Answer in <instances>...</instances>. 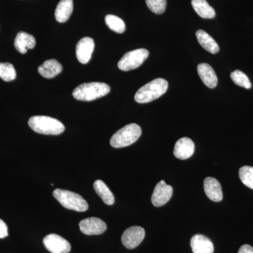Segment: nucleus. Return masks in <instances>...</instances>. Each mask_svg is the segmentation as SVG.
I'll use <instances>...</instances> for the list:
<instances>
[{"label":"nucleus","instance_id":"f257e3e1","mask_svg":"<svg viewBox=\"0 0 253 253\" xmlns=\"http://www.w3.org/2000/svg\"><path fill=\"white\" fill-rule=\"evenodd\" d=\"M168 83L163 78H156L141 86L135 95L134 100L139 104L151 102L161 97L168 90Z\"/></svg>","mask_w":253,"mask_h":253},{"label":"nucleus","instance_id":"f03ea898","mask_svg":"<svg viewBox=\"0 0 253 253\" xmlns=\"http://www.w3.org/2000/svg\"><path fill=\"white\" fill-rule=\"evenodd\" d=\"M28 125L36 132L46 135H59L65 130L62 123L49 116H33L30 118Z\"/></svg>","mask_w":253,"mask_h":253},{"label":"nucleus","instance_id":"7ed1b4c3","mask_svg":"<svg viewBox=\"0 0 253 253\" xmlns=\"http://www.w3.org/2000/svg\"><path fill=\"white\" fill-rule=\"evenodd\" d=\"M110 91L111 88L106 83H84L74 89L73 96L79 101H91L106 96Z\"/></svg>","mask_w":253,"mask_h":253},{"label":"nucleus","instance_id":"20e7f679","mask_svg":"<svg viewBox=\"0 0 253 253\" xmlns=\"http://www.w3.org/2000/svg\"><path fill=\"white\" fill-rule=\"evenodd\" d=\"M141 134L140 126L135 123H131L116 131L111 137L110 143L113 147L116 149L126 147L136 142Z\"/></svg>","mask_w":253,"mask_h":253},{"label":"nucleus","instance_id":"39448f33","mask_svg":"<svg viewBox=\"0 0 253 253\" xmlns=\"http://www.w3.org/2000/svg\"><path fill=\"white\" fill-rule=\"evenodd\" d=\"M55 199L59 201V204L68 210L84 212L88 209V204L81 195L61 189H56L53 192Z\"/></svg>","mask_w":253,"mask_h":253},{"label":"nucleus","instance_id":"423d86ee","mask_svg":"<svg viewBox=\"0 0 253 253\" xmlns=\"http://www.w3.org/2000/svg\"><path fill=\"white\" fill-rule=\"evenodd\" d=\"M146 49H138L126 52L118 63V68L123 71H129L137 68L149 56Z\"/></svg>","mask_w":253,"mask_h":253},{"label":"nucleus","instance_id":"0eeeda50","mask_svg":"<svg viewBox=\"0 0 253 253\" xmlns=\"http://www.w3.org/2000/svg\"><path fill=\"white\" fill-rule=\"evenodd\" d=\"M145 237V230L141 226L128 228L122 236V244L127 249H134L139 246Z\"/></svg>","mask_w":253,"mask_h":253},{"label":"nucleus","instance_id":"6e6552de","mask_svg":"<svg viewBox=\"0 0 253 253\" xmlns=\"http://www.w3.org/2000/svg\"><path fill=\"white\" fill-rule=\"evenodd\" d=\"M43 244L51 253H69L71 246L67 240L57 235L51 234L43 239Z\"/></svg>","mask_w":253,"mask_h":253},{"label":"nucleus","instance_id":"1a4fd4ad","mask_svg":"<svg viewBox=\"0 0 253 253\" xmlns=\"http://www.w3.org/2000/svg\"><path fill=\"white\" fill-rule=\"evenodd\" d=\"M81 232L85 235H100L107 229L104 221L97 217H89L83 219L79 224Z\"/></svg>","mask_w":253,"mask_h":253},{"label":"nucleus","instance_id":"9d476101","mask_svg":"<svg viewBox=\"0 0 253 253\" xmlns=\"http://www.w3.org/2000/svg\"><path fill=\"white\" fill-rule=\"evenodd\" d=\"M172 194V186L168 185L164 180H161L155 187L151 196V202L155 207H161L170 200Z\"/></svg>","mask_w":253,"mask_h":253},{"label":"nucleus","instance_id":"9b49d317","mask_svg":"<svg viewBox=\"0 0 253 253\" xmlns=\"http://www.w3.org/2000/svg\"><path fill=\"white\" fill-rule=\"evenodd\" d=\"M94 49V42L92 38H82L76 45V56L78 61L83 64L89 62Z\"/></svg>","mask_w":253,"mask_h":253},{"label":"nucleus","instance_id":"f8f14e48","mask_svg":"<svg viewBox=\"0 0 253 253\" xmlns=\"http://www.w3.org/2000/svg\"><path fill=\"white\" fill-rule=\"evenodd\" d=\"M195 145L194 141L188 137H183L176 141L174 149V156L178 159L186 160L194 154Z\"/></svg>","mask_w":253,"mask_h":253},{"label":"nucleus","instance_id":"ddd939ff","mask_svg":"<svg viewBox=\"0 0 253 253\" xmlns=\"http://www.w3.org/2000/svg\"><path fill=\"white\" fill-rule=\"evenodd\" d=\"M204 191L208 199L214 202H220L223 193L219 181L213 177H207L204 180Z\"/></svg>","mask_w":253,"mask_h":253},{"label":"nucleus","instance_id":"4468645a","mask_svg":"<svg viewBox=\"0 0 253 253\" xmlns=\"http://www.w3.org/2000/svg\"><path fill=\"white\" fill-rule=\"evenodd\" d=\"M191 247L194 253H214L212 241L202 234H196L191 238Z\"/></svg>","mask_w":253,"mask_h":253},{"label":"nucleus","instance_id":"2eb2a0df","mask_svg":"<svg viewBox=\"0 0 253 253\" xmlns=\"http://www.w3.org/2000/svg\"><path fill=\"white\" fill-rule=\"evenodd\" d=\"M198 73L203 83L208 87L213 89L217 85V75L208 63H200L197 68Z\"/></svg>","mask_w":253,"mask_h":253},{"label":"nucleus","instance_id":"dca6fc26","mask_svg":"<svg viewBox=\"0 0 253 253\" xmlns=\"http://www.w3.org/2000/svg\"><path fill=\"white\" fill-rule=\"evenodd\" d=\"M36 44V38L25 32H19L14 41L15 48L23 54H26L28 49H33Z\"/></svg>","mask_w":253,"mask_h":253},{"label":"nucleus","instance_id":"f3484780","mask_svg":"<svg viewBox=\"0 0 253 253\" xmlns=\"http://www.w3.org/2000/svg\"><path fill=\"white\" fill-rule=\"evenodd\" d=\"M63 67L59 61L55 59L46 60L38 68V72L45 78H53L61 73Z\"/></svg>","mask_w":253,"mask_h":253},{"label":"nucleus","instance_id":"a211bd4d","mask_svg":"<svg viewBox=\"0 0 253 253\" xmlns=\"http://www.w3.org/2000/svg\"><path fill=\"white\" fill-rule=\"evenodd\" d=\"M73 11V0H61L55 10V18L58 22H66L71 17Z\"/></svg>","mask_w":253,"mask_h":253},{"label":"nucleus","instance_id":"6ab92c4d","mask_svg":"<svg viewBox=\"0 0 253 253\" xmlns=\"http://www.w3.org/2000/svg\"><path fill=\"white\" fill-rule=\"evenodd\" d=\"M196 38L201 46L211 54H217L219 46L216 41L208 33L203 30H199L196 33Z\"/></svg>","mask_w":253,"mask_h":253},{"label":"nucleus","instance_id":"aec40b11","mask_svg":"<svg viewBox=\"0 0 253 253\" xmlns=\"http://www.w3.org/2000/svg\"><path fill=\"white\" fill-rule=\"evenodd\" d=\"M191 5L201 18H213L215 16V11L206 0H191Z\"/></svg>","mask_w":253,"mask_h":253},{"label":"nucleus","instance_id":"412c9836","mask_svg":"<svg viewBox=\"0 0 253 253\" xmlns=\"http://www.w3.org/2000/svg\"><path fill=\"white\" fill-rule=\"evenodd\" d=\"M94 189L96 194L99 195V197L104 201V204L108 205V206L114 204V196L104 181L101 180L95 181Z\"/></svg>","mask_w":253,"mask_h":253},{"label":"nucleus","instance_id":"4be33fe9","mask_svg":"<svg viewBox=\"0 0 253 253\" xmlns=\"http://www.w3.org/2000/svg\"><path fill=\"white\" fill-rule=\"evenodd\" d=\"M106 25L110 29L117 33H123L126 31V24L121 18L114 15H107L105 18Z\"/></svg>","mask_w":253,"mask_h":253},{"label":"nucleus","instance_id":"5701e85b","mask_svg":"<svg viewBox=\"0 0 253 253\" xmlns=\"http://www.w3.org/2000/svg\"><path fill=\"white\" fill-rule=\"evenodd\" d=\"M231 80L234 82L236 85L241 86V87L246 88V89H251L252 86L251 81L249 77L242 71L239 70L233 71L230 75Z\"/></svg>","mask_w":253,"mask_h":253},{"label":"nucleus","instance_id":"b1692460","mask_svg":"<svg viewBox=\"0 0 253 253\" xmlns=\"http://www.w3.org/2000/svg\"><path fill=\"white\" fill-rule=\"evenodd\" d=\"M16 77L14 66L9 63H0V78L6 82L12 81Z\"/></svg>","mask_w":253,"mask_h":253},{"label":"nucleus","instance_id":"393cba45","mask_svg":"<svg viewBox=\"0 0 253 253\" xmlns=\"http://www.w3.org/2000/svg\"><path fill=\"white\" fill-rule=\"evenodd\" d=\"M239 177L245 186L253 189V167L244 166L240 168Z\"/></svg>","mask_w":253,"mask_h":253},{"label":"nucleus","instance_id":"a878e982","mask_svg":"<svg viewBox=\"0 0 253 253\" xmlns=\"http://www.w3.org/2000/svg\"><path fill=\"white\" fill-rule=\"evenodd\" d=\"M148 7L156 14H162L167 6V0H146Z\"/></svg>","mask_w":253,"mask_h":253},{"label":"nucleus","instance_id":"bb28decb","mask_svg":"<svg viewBox=\"0 0 253 253\" xmlns=\"http://www.w3.org/2000/svg\"><path fill=\"white\" fill-rule=\"evenodd\" d=\"M8 236V228L6 223L0 219V239H4Z\"/></svg>","mask_w":253,"mask_h":253},{"label":"nucleus","instance_id":"cd10ccee","mask_svg":"<svg viewBox=\"0 0 253 253\" xmlns=\"http://www.w3.org/2000/svg\"><path fill=\"white\" fill-rule=\"evenodd\" d=\"M238 253H253V248L250 245L245 244L240 248Z\"/></svg>","mask_w":253,"mask_h":253}]
</instances>
